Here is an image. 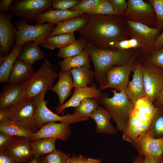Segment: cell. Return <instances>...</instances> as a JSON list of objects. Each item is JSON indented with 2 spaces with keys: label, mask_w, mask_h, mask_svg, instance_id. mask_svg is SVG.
<instances>
[{
  "label": "cell",
  "mask_w": 163,
  "mask_h": 163,
  "mask_svg": "<svg viewBox=\"0 0 163 163\" xmlns=\"http://www.w3.org/2000/svg\"><path fill=\"white\" fill-rule=\"evenodd\" d=\"M85 14L86 23L77 31L86 44L100 49L114 50L116 43L129 39V32L123 17Z\"/></svg>",
  "instance_id": "obj_1"
},
{
  "label": "cell",
  "mask_w": 163,
  "mask_h": 163,
  "mask_svg": "<svg viewBox=\"0 0 163 163\" xmlns=\"http://www.w3.org/2000/svg\"><path fill=\"white\" fill-rule=\"evenodd\" d=\"M85 48L89 53L94 66L95 80L99 84V88L106 85L107 73L111 68L127 63L135 56L141 54L139 49H100L87 44Z\"/></svg>",
  "instance_id": "obj_2"
},
{
  "label": "cell",
  "mask_w": 163,
  "mask_h": 163,
  "mask_svg": "<svg viewBox=\"0 0 163 163\" xmlns=\"http://www.w3.org/2000/svg\"><path fill=\"white\" fill-rule=\"evenodd\" d=\"M156 108L153 102L146 96L139 100L123 132V140L132 143L148 131Z\"/></svg>",
  "instance_id": "obj_3"
},
{
  "label": "cell",
  "mask_w": 163,
  "mask_h": 163,
  "mask_svg": "<svg viewBox=\"0 0 163 163\" xmlns=\"http://www.w3.org/2000/svg\"><path fill=\"white\" fill-rule=\"evenodd\" d=\"M111 90L113 94L112 97H109L108 93H104L97 101L110 113L116 123L117 130L123 132L126 127L135 104L129 99L125 91L117 92L115 90Z\"/></svg>",
  "instance_id": "obj_4"
},
{
  "label": "cell",
  "mask_w": 163,
  "mask_h": 163,
  "mask_svg": "<svg viewBox=\"0 0 163 163\" xmlns=\"http://www.w3.org/2000/svg\"><path fill=\"white\" fill-rule=\"evenodd\" d=\"M58 73L45 60L31 78L23 84L26 97H34L43 91H50Z\"/></svg>",
  "instance_id": "obj_5"
},
{
  "label": "cell",
  "mask_w": 163,
  "mask_h": 163,
  "mask_svg": "<svg viewBox=\"0 0 163 163\" xmlns=\"http://www.w3.org/2000/svg\"><path fill=\"white\" fill-rule=\"evenodd\" d=\"M27 22L23 20L14 22V24L16 28L15 44L23 45L27 42L32 41L38 45H41L56 25L49 23L31 25L27 24Z\"/></svg>",
  "instance_id": "obj_6"
},
{
  "label": "cell",
  "mask_w": 163,
  "mask_h": 163,
  "mask_svg": "<svg viewBox=\"0 0 163 163\" xmlns=\"http://www.w3.org/2000/svg\"><path fill=\"white\" fill-rule=\"evenodd\" d=\"M37 108L34 97H26L18 104L8 108V119L19 124L33 133L38 130L36 121Z\"/></svg>",
  "instance_id": "obj_7"
},
{
  "label": "cell",
  "mask_w": 163,
  "mask_h": 163,
  "mask_svg": "<svg viewBox=\"0 0 163 163\" xmlns=\"http://www.w3.org/2000/svg\"><path fill=\"white\" fill-rule=\"evenodd\" d=\"M47 91H44L35 96L37 105L35 118L38 129L49 122L59 121L70 124L87 120L89 118V117L81 116L75 113H67L62 116L54 113L46 106L49 101L44 99L45 94Z\"/></svg>",
  "instance_id": "obj_8"
},
{
  "label": "cell",
  "mask_w": 163,
  "mask_h": 163,
  "mask_svg": "<svg viewBox=\"0 0 163 163\" xmlns=\"http://www.w3.org/2000/svg\"><path fill=\"white\" fill-rule=\"evenodd\" d=\"M51 0H14L9 11L22 20L36 21L38 15L51 9Z\"/></svg>",
  "instance_id": "obj_9"
},
{
  "label": "cell",
  "mask_w": 163,
  "mask_h": 163,
  "mask_svg": "<svg viewBox=\"0 0 163 163\" xmlns=\"http://www.w3.org/2000/svg\"><path fill=\"white\" fill-rule=\"evenodd\" d=\"M123 17L151 27H156V17L153 6L149 0H128Z\"/></svg>",
  "instance_id": "obj_10"
},
{
  "label": "cell",
  "mask_w": 163,
  "mask_h": 163,
  "mask_svg": "<svg viewBox=\"0 0 163 163\" xmlns=\"http://www.w3.org/2000/svg\"><path fill=\"white\" fill-rule=\"evenodd\" d=\"M140 56L138 55L127 63L111 68L107 73L106 85L99 89L102 91L113 88L116 91H125L129 82L130 73L136 66Z\"/></svg>",
  "instance_id": "obj_11"
},
{
  "label": "cell",
  "mask_w": 163,
  "mask_h": 163,
  "mask_svg": "<svg viewBox=\"0 0 163 163\" xmlns=\"http://www.w3.org/2000/svg\"><path fill=\"white\" fill-rule=\"evenodd\" d=\"M141 63L145 96L154 102L163 91V70L155 65Z\"/></svg>",
  "instance_id": "obj_12"
},
{
  "label": "cell",
  "mask_w": 163,
  "mask_h": 163,
  "mask_svg": "<svg viewBox=\"0 0 163 163\" xmlns=\"http://www.w3.org/2000/svg\"><path fill=\"white\" fill-rule=\"evenodd\" d=\"M129 32L130 38L139 40L145 48L144 56L154 51V44L160 34L156 27H151L138 22L125 19Z\"/></svg>",
  "instance_id": "obj_13"
},
{
  "label": "cell",
  "mask_w": 163,
  "mask_h": 163,
  "mask_svg": "<svg viewBox=\"0 0 163 163\" xmlns=\"http://www.w3.org/2000/svg\"><path fill=\"white\" fill-rule=\"evenodd\" d=\"M13 16L11 13L0 11V57L8 54L16 44V28L11 21Z\"/></svg>",
  "instance_id": "obj_14"
},
{
  "label": "cell",
  "mask_w": 163,
  "mask_h": 163,
  "mask_svg": "<svg viewBox=\"0 0 163 163\" xmlns=\"http://www.w3.org/2000/svg\"><path fill=\"white\" fill-rule=\"evenodd\" d=\"M70 134L69 124L50 122L45 123L37 132L33 133L30 140L32 141L43 139L53 138L66 141Z\"/></svg>",
  "instance_id": "obj_15"
},
{
  "label": "cell",
  "mask_w": 163,
  "mask_h": 163,
  "mask_svg": "<svg viewBox=\"0 0 163 163\" xmlns=\"http://www.w3.org/2000/svg\"><path fill=\"white\" fill-rule=\"evenodd\" d=\"M131 144L142 156H163V138H153L149 130Z\"/></svg>",
  "instance_id": "obj_16"
},
{
  "label": "cell",
  "mask_w": 163,
  "mask_h": 163,
  "mask_svg": "<svg viewBox=\"0 0 163 163\" xmlns=\"http://www.w3.org/2000/svg\"><path fill=\"white\" fill-rule=\"evenodd\" d=\"M30 140L14 136L4 152L16 161L28 163L34 157Z\"/></svg>",
  "instance_id": "obj_17"
},
{
  "label": "cell",
  "mask_w": 163,
  "mask_h": 163,
  "mask_svg": "<svg viewBox=\"0 0 163 163\" xmlns=\"http://www.w3.org/2000/svg\"><path fill=\"white\" fill-rule=\"evenodd\" d=\"M91 86L82 88H74V92L70 98L62 105L56 108V112L62 114L64 110L69 107H76L81 101L86 98H94L99 100L101 97V90L97 88V85L92 83Z\"/></svg>",
  "instance_id": "obj_18"
},
{
  "label": "cell",
  "mask_w": 163,
  "mask_h": 163,
  "mask_svg": "<svg viewBox=\"0 0 163 163\" xmlns=\"http://www.w3.org/2000/svg\"><path fill=\"white\" fill-rule=\"evenodd\" d=\"M26 97L23 84H8L0 93V109L14 106Z\"/></svg>",
  "instance_id": "obj_19"
},
{
  "label": "cell",
  "mask_w": 163,
  "mask_h": 163,
  "mask_svg": "<svg viewBox=\"0 0 163 163\" xmlns=\"http://www.w3.org/2000/svg\"><path fill=\"white\" fill-rule=\"evenodd\" d=\"M133 72L132 79L129 82L125 91L129 99L135 104L139 100L145 96L142 65L139 60Z\"/></svg>",
  "instance_id": "obj_20"
},
{
  "label": "cell",
  "mask_w": 163,
  "mask_h": 163,
  "mask_svg": "<svg viewBox=\"0 0 163 163\" xmlns=\"http://www.w3.org/2000/svg\"><path fill=\"white\" fill-rule=\"evenodd\" d=\"M35 72L32 65L17 58L13 65L8 83L23 84L31 78Z\"/></svg>",
  "instance_id": "obj_21"
},
{
  "label": "cell",
  "mask_w": 163,
  "mask_h": 163,
  "mask_svg": "<svg viewBox=\"0 0 163 163\" xmlns=\"http://www.w3.org/2000/svg\"><path fill=\"white\" fill-rule=\"evenodd\" d=\"M96 124L95 132L98 133L113 135L117 132L116 129L110 122L111 116L104 107L99 106L97 108L90 116Z\"/></svg>",
  "instance_id": "obj_22"
},
{
  "label": "cell",
  "mask_w": 163,
  "mask_h": 163,
  "mask_svg": "<svg viewBox=\"0 0 163 163\" xmlns=\"http://www.w3.org/2000/svg\"><path fill=\"white\" fill-rule=\"evenodd\" d=\"M58 80L50 91L55 92L59 99V106L62 105L66 99L71 94L73 88V78L70 70L58 73Z\"/></svg>",
  "instance_id": "obj_23"
},
{
  "label": "cell",
  "mask_w": 163,
  "mask_h": 163,
  "mask_svg": "<svg viewBox=\"0 0 163 163\" xmlns=\"http://www.w3.org/2000/svg\"><path fill=\"white\" fill-rule=\"evenodd\" d=\"M83 14L78 11L67 10H55L51 9L38 15L36 25H40L47 22L56 24L59 22L76 18Z\"/></svg>",
  "instance_id": "obj_24"
},
{
  "label": "cell",
  "mask_w": 163,
  "mask_h": 163,
  "mask_svg": "<svg viewBox=\"0 0 163 163\" xmlns=\"http://www.w3.org/2000/svg\"><path fill=\"white\" fill-rule=\"evenodd\" d=\"M87 20V17L84 13L80 16L59 22L49 37L78 31L85 25Z\"/></svg>",
  "instance_id": "obj_25"
},
{
  "label": "cell",
  "mask_w": 163,
  "mask_h": 163,
  "mask_svg": "<svg viewBox=\"0 0 163 163\" xmlns=\"http://www.w3.org/2000/svg\"><path fill=\"white\" fill-rule=\"evenodd\" d=\"M23 45L15 44L8 55L0 57V82L6 83L13 65L21 53Z\"/></svg>",
  "instance_id": "obj_26"
},
{
  "label": "cell",
  "mask_w": 163,
  "mask_h": 163,
  "mask_svg": "<svg viewBox=\"0 0 163 163\" xmlns=\"http://www.w3.org/2000/svg\"><path fill=\"white\" fill-rule=\"evenodd\" d=\"M86 66L72 68L70 70L72 78L74 88H82L91 85L94 77V71Z\"/></svg>",
  "instance_id": "obj_27"
},
{
  "label": "cell",
  "mask_w": 163,
  "mask_h": 163,
  "mask_svg": "<svg viewBox=\"0 0 163 163\" xmlns=\"http://www.w3.org/2000/svg\"><path fill=\"white\" fill-rule=\"evenodd\" d=\"M45 55L38 45L32 41L24 44L18 59L32 65L35 62L43 59Z\"/></svg>",
  "instance_id": "obj_28"
},
{
  "label": "cell",
  "mask_w": 163,
  "mask_h": 163,
  "mask_svg": "<svg viewBox=\"0 0 163 163\" xmlns=\"http://www.w3.org/2000/svg\"><path fill=\"white\" fill-rule=\"evenodd\" d=\"M90 56L89 51L85 48L80 54L72 57L67 58L58 62L61 68V71L70 70L72 68L82 66H86L91 68Z\"/></svg>",
  "instance_id": "obj_29"
},
{
  "label": "cell",
  "mask_w": 163,
  "mask_h": 163,
  "mask_svg": "<svg viewBox=\"0 0 163 163\" xmlns=\"http://www.w3.org/2000/svg\"><path fill=\"white\" fill-rule=\"evenodd\" d=\"M57 139L46 138L38 139L30 142L33 155L39 161L42 157L56 149L55 142Z\"/></svg>",
  "instance_id": "obj_30"
},
{
  "label": "cell",
  "mask_w": 163,
  "mask_h": 163,
  "mask_svg": "<svg viewBox=\"0 0 163 163\" xmlns=\"http://www.w3.org/2000/svg\"><path fill=\"white\" fill-rule=\"evenodd\" d=\"M76 40L74 32L62 34L48 37L41 45L51 50L57 48L59 49L72 43Z\"/></svg>",
  "instance_id": "obj_31"
},
{
  "label": "cell",
  "mask_w": 163,
  "mask_h": 163,
  "mask_svg": "<svg viewBox=\"0 0 163 163\" xmlns=\"http://www.w3.org/2000/svg\"><path fill=\"white\" fill-rule=\"evenodd\" d=\"M0 131L14 136L24 137L30 140L33 133L22 125L8 119L0 122Z\"/></svg>",
  "instance_id": "obj_32"
},
{
  "label": "cell",
  "mask_w": 163,
  "mask_h": 163,
  "mask_svg": "<svg viewBox=\"0 0 163 163\" xmlns=\"http://www.w3.org/2000/svg\"><path fill=\"white\" fill-rule=\"evenodd\" d=\"M85 45V42L80 38L69 45L59 49L57 56L65 59L78 55L82 52Z\"/></svg>",
  "instance_id": "obj_33"
},
{
  "label": "cell",
  "mask_w": 163,
  "mask_h": 163,
  "mask_svg": "<svg viewBox=\"0 0 163 163\" xmlns=\"http://www.w3.org/2000/svg\"><path fill=\"white\" fill-rule=\"evenodd\" d=\"M151 136L155 138H163V109L157 107L149 129Z\"/></svg>",
  "instance_id": "obj_34"
},
{
  "label": "cell",
  "mask_w": 163,
  "mask_h": 163,
  "mask_svg": "<svg viewBox=\"0 0 163 163\" xmlns=\"http://www.w3.org/2000/svg\"><path fill=\"white\" fill-rule=\"evenodd\" d=\"M97 99L94 98H86L83 99L80 104L75 107L73 113L81 116L89 117L99 106Z\"/></svg>",
  "instance_id": "obj_35"
},
{
  "label": "cell",
  "mask_w": 163,
  "mask_h": 163,
  "mask_svg": "<svg viewBox=\"0 0 163 163\" xmlns=\"http://www.w3.org/2000/svg\"><path fill=\"white\" fill-rule=\"evenodd\" d=\"M132 49H139L140 50L141 56H144L145 48L143 44L134 38L123 40L116 43L114 50H127Z\"/></svg>",
  "instance_id": "obj_36"
},
{
  "label": "cell",
  "mask_w": 163,
  "mask_h": 163,
  "mask_svg": "<svg viewBox=\"0 0 163 163\" xmlns=\"http://www.w3.org/2000/svg\"><path fill=\"white\" fill-rule=\"evenodd\" d=\"M70 154L56 149L40 158V163H66Z\"/></svg>",
  "instance_id": "obj_37"
},
{
  "label": "cell",
  "mask_w": 163,
  "mask_h": 163,
  "mask_svg": "<svg viewBox=\"0 0 163 163\" xmlns=\"http://www.w3.org/2000/svg\"><path fill=\"white\" fill-rule=\"evenodd\" d=\"M139 60L142 63L155 65L163 70V48L154 51L148 56H140Z\"/></svg>",
  "instance_id": "obj_38"
},
{
  "label": "cell",
  "mask_w": 163,
  "mask_h": 163,
  "mask_svg": "<svg viewBox=\"0 0 163 163\" xmlns=\"http://www.w3.org/2000/svg\"><path fill=\"white\" fill-rule=\"evenodd\" d=\"M85 13L91 14H115L113 8L109 0H104L99 4L87 11Z\"/></svg>",
  "instance_id": "obj_39"
},
{
  "label": "cell",
  "mask_w": 163,
  "mask_h": 163,
  "mask_svg": "<svg viewBox=\"0 0 163 163\" xmlns=\"http://www.w3.org/2000/svg\"><path fill=\"white\" fill-rule=\"evenodd\" d=\"M104 0H82L68 10L85 13L87 11L101 3Z\"/></svg>",
  "instance_id": "obj_40"
},
{
  "label": "cell",
  "mask_w": 163,
  "mask_h": 163,
  "mask_svg": "<svg viewBox=\"0 0 163 163\" xmlns=\"http://www.w3.org/2000/svg\"><path fill=\"white\" fill-rule=\"evenodd\" d=\"M152 5L156 17V27L159 32L163 30V0H149Z\"/></svg>",
  "instance_id": "obj_41"
},
{
  "label": "cell",
  "mask_w": 163,
  "mask_h": 163,
  "mask_svg": "<svg viewBox=\"0 0 163 163\" xmlns=\"http://www.w3.org/2000/svg\"><path fill=\"white\" fill-rule=\"evenodd\" d=\"M79 0H53L51 9L55 10H67L79 2Z\"/></svg>",
  "instance_id": "obj_42"
},
{
  "label": "cell",
  "mask_w": 163,
  "mask_h": 163,
  "mask_svg": "<svg viewBox=\"0 0 163 163\" xmlns=\"http://www.w3.org/2000/svg\"><path fill=\"white\" fill-rule=\"evenodd\" d=\"M112 5L115 14L123 17L127 8V1L125 0H109Z\"/></svg>",
  "instance_id": "obj_43"
},
{
  "label": "cell",
  "mask_w": 163,
  "mask_h": 163,
  "mask_svg": "<svg viewBox=\"0 0 163 163\" xmlns=\"http://www.w3.org/2000/svg\"><path fill=\"white\" fill-rule=\"evenodd\" d=\"M14 136L0 131V152L5 151Z\"/></svg>",
  "instance_id": "obj_44"
},
{
  "label": "cell",
  "mask_w": 163,
  "mask_h": 163,
  "mask_svg": "<svg viewBox=\"0 0 163 163\" xmlns=\"http://www.w3.org/2000/svg\"><path fill=\"white\" fill-rule=\"evenodd\" d=\"M143 163H163V156L158 157L144 156Z\"/></svg>",
  "instance_id": "obj_45"
},
{
  "label": "cell",
  "mask_w": 163,
  "mask_h": 163,
  "mask_svg": "<svg viewBox=\"0 0 163 163\" xmlns=\"http://www.w3.org/2000/svg\"><path fill=\"white\" fill-rule=\"evenodd\" d=\"M0 163H20L10 156L4 151L0 152Z\"/></svg>",
  "instance_id": "obj_46"
},
{
  "label": "cell",
  "mask_w": 163,
  "mask_h": 163,
  "mask_svg": "<svg viewBox=\"0 0 163 163\" xmlns=\"http://www.w3.org/2000/svg\"><path fill=\"white\" fill-rule=\"evenodd\" d=\"M12 1V0H0V11L7 13L9 11Z\"/></svg>",
  "instance_id": "obj_47"
},
{
  "label": "cell",
  "mask_w": 163,
  "mask_h": 163,
  "mask_svg": "<svg viewBox=\"0 0 163 163\" xmlns=\"http://www.w3.org/2000/svg\"><path fill=\"white\" fill-rule=\"evenodd\" d=\"M87 158L82 155L70 157L66 163H86Z\"/></svg>",
  "instance_id": "obj_48"
},
{
  "label": "cell",
  "mask_w": 163,
  "mask_h": 163,
  "mask_svg": "<svg viewBox=\"0 0 163 163\" xmlns=\"http://www.w3.org/2000/svg\"><path fill=\"white\" fill-rule=\"evenodd\" d=\"M162 48H163V30L158 36L154 44V50L155 51Z\"/></svg>",
  "instance_id": "obj_49"
},
{
  "label": "cell",
  "mask_w": 163,
  "mask_h": 163,
  "mask_svg": "<svg viewBox=\"0 0 163 163\" xmlns=\"http://www.w3.org/2000/svg\"><path fill=\"white\" fill-rule=\"evenodd\" d=\"M155 107H158L163 105V91L153 102Z\"/></svg>",
  "instance_id": "obj_50"
},
{
  "label": "cell",
  "mask_w": 163,
  "mask_h": 163,
  "mask_svg": "<svg viewBox=\"0 0 163 163\" xmlns=\"http://www.w3.org/2000/svg\"><path fill=\"white\" fill-rule=\"evenodd\" d=\"M8 108L0 109V122L8 119Z\"/></svg>",
  "instance_id": "obj_51"
},
{
  "label": "cell",
  "mask_w": 163,
  "mask_h": 163,
  "mask_svg": "<svg viewBox=\"0 0 163 163\" xmlns=\"http://www.w3.org/2000/svg\"><path fill=\"white\" fill-rule=\"evenodd\" d=\"M102 161L101 159H95L88 158L87 159L86 163H101Z\"/></svg>",
  "instance_id": "obj_52"
},
{
  "label": "cell",
  "mask_w": 163,
  "mask_h": 163,
  "mask_svg": "<svg viewBox=\"0 0 163 163\" xmlns=\"http://www.w3.org/2000/svg\"><path fill=\"white\" fill-rule=\"evenodd\" d=\"M143 158L142 156L139 155L135 158L133 163H143Z\"/></svg>",
  "instance_id": "obj_53"
},
{
  "label": "cell",
  "mask_w": 163,
  "mask_h": 163,
  "mask_svg": "<svg viewBox=\"0 0 163 163\" xmlns=\"http://www.w3.org/2000/svg\"><path fill=\"white\" fill-rule=\"evenodd\" d=\"M22 163H40L39 161L35 157L31 159V160L28 162H23Z\"/></svg>",
  "instance_id": "obj_54"
},
{
  "label": "cell",
  "mask_w": 163,
  "mask_h": 163,
  "mask_svg": "<svg viewBox=\"0 0 163 163\" xmlns=\"http://www.w3.org/2000/svg\"><path fill=\"white\" fill-rule=\"evenodd\" d=\"M162 108L163 109V105L162 106Z\"/></svg>",
  "instance_id": "obj_55"
}]
</instances>
